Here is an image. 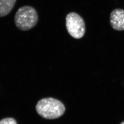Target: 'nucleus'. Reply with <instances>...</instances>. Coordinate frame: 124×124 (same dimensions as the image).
Wrapping results in <instances>:
<instances>
[{
	"instance_id": "7ed1b4c3",
	"label": "nucleus",
	"mask_w": 124,
	"mask_h": 124,
	"mask_svg": "<svg viewBox=\"0 0 124 124\" xmlns=\"http://www.w3.org/2000/svg\"><path fill=\"white\" fill-rule=\"evenodd\" d=\"M66 27L72 38L81 39L85 33V24L83 18L74 12L70 13L66 17Z\"/></svg>"
},
{
	"instance_id": "423d86ee",
	"label": "nucleus",
	"mask_w": 124,
	"mask_h": 124,
	"mask_svg": "<svg viewBox=\"0 0 124 124\" xmlns=\"http://www.w3.org/2000/svg\"><path fill=\"white\" fill-rule=\"evenodd\" d=\"M0 124H17L16 121L12 118H3L0 121Z\"/></svg>"
},
{
	"instance_id": "20e7f679",
	"label": "nucleus",
	"mask_w": 124,
	"mask_h": 124,
	"mask_svg": "<svg viewBox=\"0 0 124 124\" xmlns=\"http://www.w3.org/2000/svg\"><path fill=\"white\" fill-rule=\"evenodd\" d=\"M110 24L114 29L118 31L124 30V10L116 8L110 13Z\"/></svg>"
},
{
	"instance_id": "f03ea898",
	"label": "nucleus",
	"mask_w": 124,
	"mask_h": 124,
	"mask_svg": "<svg viewBox=\"0 0 124 124\" xmlns=\"http://www.w3.org/2000/svg\"><path fill=\"white\" fill-rule=\"evenodd\" d=\"M15 23L16 27L23 31H26L35 26L38 21L36 10L31 6L20 7L15 16Z\"/></svg>"
},
{
	"instance_id": "f257e3e1",
	"label": "nucleus",
	"mask_w": 124,
	"mask_h": 124,
	"mask_svg": "<svg viewBox=\"0 0 124 124\" xmlns=\"http://www.w3.org/2000/svg\"><path fill=\"white\" fill-rule=\"evenodd\" d=\"M37 112L41 116L46 119L59 118L64 114L66 110L62 102L55 98H47L39 101L36 106Z\"/></svg>"
},
{
	"instance_id": "39448f33",
	"label": "nucleus",
	"mask_w": 124,
	"mask_h": 124,
	"mask_svg": "<svg viewBox=\"0 0 124 124\" xmlns=\"http://www.w3.org/2000/svg\"><path fill=\"white\" fill-rule=\"evenodd\" d=\"M16 0H0V17L8 15L13 9Z\"/></svg>"
},
{
	"instance_id": "0eeeda50",
	"label": "nucleus",
	"mask_w": 124,
	"mask_h": 124,
	"mask_svg": "<svg viewBox=\"0 0 124 124\" xmlns=\"http://www.w3.org/2000/svg\"><path fill=\"white\" fill-rule=\"evenodd\" d=\"M120 124H124V121H123V122H122Z\"/></svg>"
}]
</instances>
